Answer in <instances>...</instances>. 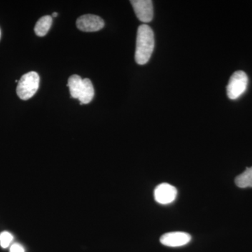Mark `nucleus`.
I'll use <instances>...</instances> for the list:
<instances>
[{"label":"nucleus","mask_w":252,"mask_h":252,"mask_svg":"<svg viewBox=\"0 0 252 252\" xmlns=\"http://www.w3.org/2000/svg\"><path fill=\"white\" fill-rule=\"evenodd\" d=\"M155 46L154 32L147 25L139 26L137 30L135 59L138 64H145L149 62Z\"/></svg>","instance_id":"1"},{"label":"nucleus","mask_w":252,"mask_h":252,"mask_svg":"<svg viewBox=\"0 0 252 252\" xmlns=\"http://www.w3.org/2000/svg\"><path fill=\"white\" fill-rule=\"evenodd\" d=\"M39 76L36 72L24 74L18 81L16 93L23 100H28L35 94L39 89Z\"/></svg>","instance_id":"2"},{"label":"nucleus","mask_w":252,"mask_h":252,"mask_svg":"<svg viewBox=\"0 0 252 252\" xmlns=\"http://www.w3.org/2000/svg\"><path fill=\"white\" fill-rule=\"evenodd\" d=\"M248 86V77L243 71H237L230 78L227 86V95L230 99L239 98L246 91Z\"/></svg>","instance_id":"3"},{"label":"nucleus","mask_w":252,"mask_h":252,"mask_svg":"<svg viewBox=\"0 0 252 252\" xmlns=\"http://www.w3.org/2000/svg\"><path fill=\"white\" fill-rule=\"evenodd\" d=\"M136 16L143 23H149L154 17V8L151 0H131Z\"/></svg>","instance_id":"4"},{"label":"nucleus","mask_w":252,"mask_h":252,"mask_svg":"<svg viewBox=\"0 0 252 252\" xmlns=\"http://www.w3.org/2000/svg\"><path fill=\"white\" fill-rule=\"evenodd\" d=\"M104 22L102 18L93 14H86L78 18V29L86 32H92L100 31L104 28Z\"/></svg>","instance_id":"5"},{"label":"nucleus","mask_w":252,"mask_h":252,"mask_svg":"<svg viewBox=\"0 0 252 252\" xmlns=\"http://www.w3.org/2000/svg\"><path fill=\"white\" fill-rule=\"evenodd\" d=\"M177 195V189L167 183L160 184L154 190V198L156 201L162 205L172 203L175 200Z\"/></svg>","instance_id":"6"},{"label":"nucleus","mask_w":252,"mask_h":252,"mask_svg":"<svg viewBox=\"0 0 252 252\" xmlns=\"http://www.w3.org/2000/svg\"><path fill=\"white\" fill-rule=\"evenodd\" d=\"M191 240V236L185 232H170L160 237V241L165 246L177 248L187 245Z\"/></svg>","instance_id":"7"},{"label":"nucleus","mask_w":252,"mask_h":252,"mask_svg":"<svg viewBox=\"0 0 252 252\" xmlns=\"http://www.w3.org/2000/svg\"><path fill=\"white\" fill-rule=\"evenodd\" d=\"M94 91L92 82L89 79H83V86L81 89L80 95L79 100L80 101V104L90 103L94 99Z\"/></svg>","instance_id":"8"},{"label":"nucleus","mask_w":252,"mask_h":252,"mask_svg":"<svg viewBox=\"0 0 252 252\" xmlns=\"http://www.w3.org/2000/svg\"><path fill=\"white\" fill-rule=\"evenodd\" d=\"M83 86V79L80 76L74 74L68 79L67 86L69 89L71 97L74 99H79Z\"/></svg>","instance_id":"9"},{"label":"nucleus","mask_w":252,"mask_h":252,"mask_svg":"<svg viewBox=\"0 0 252 252\" xmlns=\"http://www.w3.org/2000/svg\"><path fill=\"white\" fill-rule=\"evenodd\" d=\"M52 17L50 16H44L36 22L34 27V32L39 36H44L49 31L52 25Z\"/></svg>","instance_id":"10"},{"label":"nucleus","mask_w":252,"mask_h":252,"mask_svg":"<svg viewBox=\"0 0 252 252\" xmlns=\"http://www.w3.org/2000/svg\"><path fill=\"white\" fill-rule=\"evenodd\" d=\"M235 185L240 188L252 187V167H248L235 180Z\"/></svg>","instance_id":"11"},{"label":"nucleus","mask_w":252,"mask_h":252,"mask_svg":"<svg viewBox=\"0 0 252 252\" xmlns=\"http://www.w3.org/2000/svg\"><path fill=\"white\" fill-rule=\"evenodd\" d=\"M13 240H14V236L9 232L4 231L0 233V245L1 248L4 249L9 248Z\"/></svg>","instance_id":"12"},{"label":"nucleus","mask_w":252,"mask_h":252,"mask_svg":"<svg viewBox=\"0 0 252 252\" xmlns=\"http://www.w3.org/2000/svg\"><path fill=\"white\" fill-rule=\"evenodd\" d=\"M10 252H25L24 248L19 244H14L10 248Z\"/></svg>","instance_id":"13"},{"label":"nucleus","mask_w":252,"mask_h":252,"mask_svg":"<svg viewBox=\"0 0 252 252\" xmlns=\"http://www.w3.org/2000/svg\"><path fill=\"white\" fill-rule=\"evenodd\" d=\"M52 16H53V17H54V18L57 17L58 13H56V12L53 13Z\"/></svg>","instance_id":"14"},{"label":"nucleus","mask_w":252,"mask_h":252,"mask_svg":"<svg viewBox=\"0 0 252 252\" xmlns=\"http://www.w3.org/2000/svg\"><path fill=\"white\" fill-rule=\"evenodd\" d=\"M0 38H1V31H0Z\"/></svg>","instance_id":"15"}]
</instances>
